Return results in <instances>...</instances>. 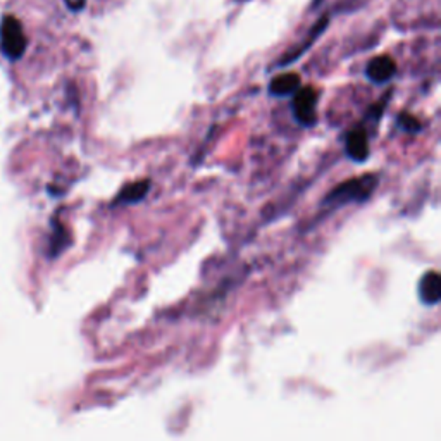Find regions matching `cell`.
Instances as JSON below:
<instances>
[{"label": "cell", "mask_w": 441, "mask_h": 441, "mask_svg": "<svg viewBox=\"0 0 441 441\" xmlns=\"http://www.w3.org/2000/svg\"><path fill=\"white\" fill-rule=\"evenodd\" d=\"M395 74H397V64L390 55H378V57L369 60L365 66V76L376 85H384V83L391 81Z\"/></svg>", "instance_id": "obj_5"}, {"label": "cell", "mask_w": 441, "mask_h": 441, "mask_svg": "<svg viewBox=\"0 0 441 441\" xmlns=\"http://www.w3.org/2000/svg\"><path fill=\"white\" fill-rule=\"evenodd\" d=\"M293 118L300 126L311 128L318 123V92L312 86H300L293 93Z\"/></svg>", "instance_id": "obj_2"}, {"label": "cell", "mask_w": 441, "mask_h": 441, "mask_svg": "<svg viewBox=\"0 0 441 441\" xmlns=\"http://www.w3.org/2000/svg\"><path fill=\"white\" fill-rule=\"evenodd\" d=\"M0 41H2V48L6 50V54L13 59L20 57L25 52L26 36L22 33L21 22L16 18H4L2 25H0Z\"/></svg>", "instance_id": "obj_3"}, {"label": "cell", "mask_w": 441, "mask_h": 441, "mask_svg": "<svg viewBox=\"0 0 441 441\" xmlns=\"http://www.w3.org/2000/svg\"><path fill=\"white\" fill-rule=\"evenodd\" d=\"M327 26V16H324L321 21H319V25H316L314 26V29H312V33H311V36H308L307 40L304 41V43L301 45H299V47H297V50L295 52H292V54H286L285 57H283L281 60H280V66H286V64H290V62H293V60H297L300 57L301 54H304L305 50H307L308 47H311L312 43H314V40H316V36H319V33H323L324 32V28H326Z\"/></svg>", "instance_id": "obj_9"}, {"label": "cell", "mask_w": 441, "mask_h": 441, "mask_svg": "<svg viewBox=\"0 0 441 441\" xmlns=\"http://www.w3.org/2000/svg\"><path fill=\"white\" fill-rule=\"evenodd\" d=\"M419 299L424 305L435 307L441 300V278L436 271L422 274L419 281Z\"/></svg>", "instance_id": "obj_6"}, {"label": "cell", "mask_w": 441, "mask_h": 441, "mask_svg": "<svg viewBox=\"0 0 441 441\" xmlns=\"http://www.w3.org/2000/svg\"><path fill=\"white\" fill-rule=\"evenodd\" d=\"M379 184V178L376 175H362L359 178H352L345 183L338 184L334 190L326 195L321 207L327 210H337L346 203H362L372 197Z\"/></svg>", "instance_id": "obj_1"}, {"label": "cell", "mask_w": 441, "mask_h": 441, "mask_svg": "<svg viewBox=\"0 0 441 441\" xmlns=\"http://www.w3.org/2000/svg\"><path fill=\"white\" fill-rule=\"evenodd\" d=\"M149 190H150L149 179L135 181V183L126 184V186L119 191L118 198L114 201V205H131V203L142 202L143 198L147 197V194H149Z\"/></svg>", "instance_id": "obj_8"}, {"label": "cell", "mask_w": 441, "mask_h": 441, "mask_svg": "<svg viewBox=\"0 0 441 441\" xmlns=\"http://www.w3.org/2000/svg\"><path fill=\"white\" fill-rule=\"evenodd\" d=\"M397 124L400 130L405 131V133H419L422 130L421 121L416 118V116L409 114V112H402L397 118Z\"/></svg>", "instance_id": "obj_10"}, {"label": "cell", "mask_w": 441, "mask_h": 441, "mask_svg": "<svg viewBox=\"0 0 441 441\" xmlns=\"http://www.w3.org/2000/svg\"><path fill=\"white\" fill-rule=\"evenodd\" d=\"M300 76L297 73H283L273 78L269 83V95L273 97H290L300 88Z\"/></svg>", "instance_id": "obj_7"}, {"label": "cell", "mask_w": 441, "mask_h": 441, "mask_svg": "<svg viewBox=\"0 0 441 441\" xmlns=\"http://www.w3.org/2000/svg\"><path fill=\"white\" fill-rule=\"evenodd\" d=\"M345 154L353 162H365L371 157V145H369V135L362 126L353 128L346 133L345 138Z\"/></svg>", "instance_id": "obj_4"}]
</instances>
